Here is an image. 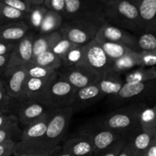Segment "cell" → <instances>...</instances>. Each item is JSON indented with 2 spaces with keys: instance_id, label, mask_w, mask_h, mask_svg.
Instances as JSON below:
<instances>
[{
  "instance_id": "cell-53",
  "label": "cell",
  "mask_w": 156,
  "mask_h": 156,
  "mask_svg": "<svg viewBox=\"0 0 156 156\" xmlns=\"http://www.w3.org/2000/svg\"><path fill=\"white\" fill-rule=\"evenodd\" d=\"M154 141L156 143V130H155V139H154Z\"/></svg>"
},
{
  "instance_id": "cell-29",
  "label": "cell",
  "mask_w": 156,
  "mask_h": 156,
  "mask_svg": "<svg viewBox=\"0 0 156 156\" xmlns=\"http://www.w3.org/2000/svg\"><path fill=\"white\" fill-rule=\"evenodd\" d=\"M48 9L44 5H36L31 6L30 12L27 13V19L25 21L30 30H33L36 34L38 33L41 23Z\"/></svg>"
},
{
  "instance_id": "cell-6",
  "label": "cell",
  "mask_w": 156,
  "mask_h": 156,
  "mask_svg": "<svg viewBox=\"0 0 156 156\" xmlns=\"http://www.w3.org/2000/svg\"><path fill=\"white\" fill-rule=\"evenodd\" d=\"M76 88L58 76L57 72L47 84L37 101L53 108L70 107Z\"/></svg>"
},
{
  "instance_id": "cell-27",
  "label": "cell",
  "mask_w": 156,
  "mask_h": 156,
  "mask_svg": "<svg viewBox=\"0 0 156 156\" xmlns=\"http://www.w3.org/2000/svg\"><path fill=\"white\" fill-rule=\"evenodd\" d=\"M135 67H139L138 52H132L120 59L112 60L111 69L123 75Z\"/></svg>"
},
{
  "instance_id": "cell-21",
  "label": "cell",
  "mask_w": 156,
  "mask_h": 156,
  "mask_svg": "<svg viewBox=\"0 0 156 156\" xmlns=\"http://www.w3.org/2000/svg\"><path fill=\"white\" fill-rule=\"evenodd\" d=\"M155 134H151L142 131V129L129 137L127 140L128 144L130 146L135 156H142L153 143Z\"/></svg>"
},
{
  "instance_id": "cell-23",
  "label": "cell",
  "mask_w": 156,
  "mask_h": 156,
  "mask_svg": "<svg viewBox=\"0 0 156 156\" xmlns=\"http://www.w3.org/2000/svg\"><path fill=\"white\" fill-rule=\"evenodd\" d=\"M125 83H140L156 79V68L155 66L146 68L138 67L131 69L122 75Z\"/></svg>"
},
{
  "instance_id": "cell-18",
  "label": "cell",
  "mask_w": 156,
  "mask_h": 156,
  "mask_svg": "<svg viewBox=\"0 0 156 156\" xmlns=\"http://www.w3.org/2000/svg\"><path fill=\"white\" fill-rule=\"evenodd\" d=\"M140 12L144 32H156V0H131Z\"/></svg>"
},
{
  "instance_id": "cell-1",
  "label": "cell",
  "mask_w": 156,
  "mask_h": 156,
  "mask_svg": "<svg viewBox=\"0 0 156 156\" xmlns=\"http://www.w3.org/2000/svg\"><path fill=\"white\" fill-rule=\"evenodd\" d=\"M74 111L70 107L56 108L49 121L47 131L42 138L27 146L14 149L12 155H50L63 139Z\"/></svg>"
},
{
  "instance_id": "cell-47",
  "label": "cell",
  "mask_w": 156,
  "mask_h": 156,
  "mask_svg": "<svg viewBox=\"0 0 156 156\" xmlns=\"http://www.w3.org/2000/svg\"><path fill=\"white\" fill-rule=\"evenodd\" d=\"M142 156H156V143L155 141Z\"/></svg>"
},
{
  "instance_id": "cell-51",
  "label": "cell",
  "mask_w": 156,
  "mask_h": 156,
  "mask_svg": "<svg viewBox=\"0 0 156 156\" xmlns=\"http://www.w3.org/2000/svg\"><path fill=\"white\" fill-rule=\"evenodd\" d=\"M9 112L12 113L10 111H9V110L5 109V108H0V114H2V113H9Z\"/></svg>"
},
{
  "instance_id": "cell-35",
  "label": "cell",
  "mask_w": 156,
  "mask_h": 156,
  "mask_svg": "<svg viewBox=\"0 0 156 156\" xmlns=\"http://www.w3.org/2000/svg\"><path fill=\"white\" fill-rule=\"evenodd\" d=\"M27 70V77L29 78H37V79H45L51 76L57 71L49 69L44 67L40 66L37 64L30 62L25 66Z\"/></svg>"
},
{
  "instance_id": "cell-42",
  "label": "cell",
  "mask_w": 156,
  "mask_h": 156,
  "mask_svg": "<svg viewBox=\"0 0 156 156\" xmlns=\"http://www.w3.org/2000/svg\"><path fill=\"white\" fill-rule=\"evenodd\" d=\"M15 122H18V119L12 113L9 112L0 114V129Z\"/></svg>"
},
{
  "instance_id": "cell-39",
  "label": "cell",
  "mask_w": 156,
  "mask_h": 156,
  "mask_svg": "<svg viewBox=\"0 0 156 156\" xmlns=\"http://www.w3.org/2000/svg\"><path fill=\"white\" fill-rule=\"evenodd\" d=\"M44 5L48 10L53 11L63 16L65 12V0H44Z\"/></svg>"
},
{
  "instance_id": "cell-11",
  "label": "cell",
  "mask_w": 156,
  "mask_h": 156,
  "mask_svg": "<svg viewBox=\"0 0 156 156\" xmlns=\"http://www.w3.org/2000/svg\"><path fill=\"white\" fill-rule=\"evenodd\" d=\"M84 51L85 65L99 76L105 74L111 69L112 60L95 40L84 45Z\"/></svg>"
},
{
  "instance_id": "cell-10",
  "label": "cell",
  "mask_w": 156,
  "mask_h": 156,
  "mask_svg": "<svg viewBox=\"0 0 156 156\" xmlns=\"http://www.w3.org/2000/svg\"><path fill=\"white\" fill-rule=\"evenodd\" d=\"M57 74L76 89L95 83L101 76L85 65L62 66L57 70Z\"/></svg>"
},
{
  "instance_id": "cell-25",
  "label": "cell",
  "mask_w": 156,
  "mask_h": 156,
  "mask_svg": "<svg viewBox=\"0 0 156 156\" xmlns=\"http://www.w3.org/2000/svg\"><path fill=\"white\" fill-rule=\"evenodd\" d=\"M63 21V18L60 14L48 10L43 19L39 31L37 34H48L58 31L60 29Z\"/></svg>"
},
{
  "instance_id": "cell-9",
  "label": "cell",
  "mask_w": 156,
  "mask_h": 156,
  "mask_svg": "<svg viewBox=\"0 0 156 156\" xmlns=\"http://www.w3.org/2000/svg\"><path fill=\"white\" fill-rule=\"evenodd\" d=\"M64 21L75 18H103L102 5L98 0H65Z\"/></svg>"
},
{
  "instance_id": "cell-2",
  "label": "cell",
  "mask_w": 156,
  "mask_h": 156,
  "mask_svg": "<svg viewBox=\"0 0 156 156\" xmlns=\"http://www.w3.org/2000/svg\"><path fill=\"white\" fill-rule=\"evenodd\" d=\"M102 13L106 22L132 32H144L140 12L131 0H113L102 5Z\"/></svg>"
},
{
  "instance_id": "cell-8",
  "label": "cell",
  "mask_w": 156,
  "mask_h": 156,
  "mask_svg": "<svg viewBox=\"0 0 156 156\" xmlns=\"http://www.w3.org/2000/svg\"><path fill=\"white\" fill-rule=\"evenodd\" d=\"M55 108L47 106L37 101H15L12 113L18 119L19 126L24 129L51 110Z\"/></svg>"
},
{
  "instance_id": "cell-5",
  "label": "cell",
  "mask_w": 156,
  "mask_h": 156,
  "mask_svg": "<svg viewBox=\"0 0 156 156\" xmlns=\"http://www.w3.org/2000/svg\"><path fill=\"white\" fill-rule=\"evenodd\" d=\"M110 100L117 107L130 104L155 105L156 79L140 83H125L118 94L110 98Z\"/></svg>"
},
{
  "instance_id": "cell-52",
  "label": "cell",
  "mask_w": 156,
  "mask_h": 156,
  "mask_svg": "<svg viewBox=\"0 0 156 156\" xmlns=\"http://www.w3.org/2000/svg\"><path fill=\"white\" fill-rule=\"evenodd\" d=\"M99 2H101V3H105V2H108L109 1H113V0H98Z\"/></svg>"
},
{
  "instance_id": "cell-37",
  "label": "cell",
  "mask_w": 156,
  "mask_h": 156,
  "mask_svg": "<svg viewBox=\"0 0 156 156\" xmlns=\"http://www.w3.org/2000/svg\"><path fill=\"white\" fill-rule=\"evenodd\" d=\"M139 67H152L156 65V50L138 53Z\"/></svg>"
},
{
  "instance_id": "cell-12",
  "label": "cell",
  "mask_w": 156,
  "mask_h": 156,
  "mask_svg": "<svg viewBox=\"0 0 156 156\" xmlns=\"http://www.w3.org/2000/svg\"><path fill=\"white\" fill-rule=\"evenodd\" d=\"M7 94L15 101H24V88L27 79L25 66L6 70L3 76Z\"/></svg>"
},
{
  "instance_id": "cell-36",
  "label": "cell",
  "mask_w": 156,
  "mask_h": 156,
  "mask_svg": "<svg viewBox=\"0 0 156 156\" xmlns=\"http://www.w3.org/2000/svg\"><path fill=\"white\" fill-rule=\"evenodd\" d=\"M75 45H76V44L72 43L71 41H69L68 39L64 38L62 37L59 38V39L53 44L50 51L53 52L55 55H56V56L61 59L64 56H65L66 53L70 49L73 48ZM76 45H77V44H76Z\"/></svg>"
},
{
  "instance_id": "cell-45",
  "label": "cell",
  "mask_w": 156,
  "mask_h": 156,
  "mask_svg": "<svg viewBox=\"0 0 156 156\" xmlns=\"http://www.w3.org/2000/svg\"><path fill=\"white\" fill-rule=\"evenodd\" d=\"M11 54L5 56H0V77H3L4 73L7 69L8 63L10 59Z\"/></svg>"
},
{
  "instance_id": "cell-31",
  "label": "cell",
  "mask_w": 156,
  "mask_h": 156,
  "mask_svg": "<svg viewBox=\"0 0 156 156\" xmlns=\"http://www.w3.org/2000/svg\"><path fill=\"white\" fill-rule=\"evenodd\" d=\"M30 62L54 71H57L62 66L61 59L50 50L37 55L32 59Z\"/></svg>"
},
{
  "instance_id": "cell-41",
  "label": "cell",
  "mask_w": 156,
  "mask_h": 156,
  "mask_svg": "<svg viewBox=\"0 0 156 156\" xmlns=\"http://www.w3.org/2000/svg\"><path fill=\"white\" fill-rule=\"evenodd\" d=\"M15 100L10 98L7 94L5 88H2L0 89V108H5L9 110L12 112V108Z\"/></svg>"
},
{
  "instance_id": "cell-17",
  "label": "cell",
  "mask_w": 156,
  "mask_h": 156,
  "mask_svg": "<svg viewBox=\"0 0 156 156\" xmlns=\"http://www.w3.org/2000/svg\"><path fill=\"white\" fill-rule=\"evenodd\" d=\"M61 149L74 156H94L92 143L88 137L78 132L62 144Z\"/></svg>"
},
{
  "instance_id": "cell-48",
  "label": "cell",
  "mask_w": 156,
  "mask_h": 156,
  "mask_svg": "<svg viewBox=\"0 0 156 156\" xmlns=\"http://www.w3.org/2000/svg\"><path fill=\"white\" fill-rule=\"evenodd\" d=\"M50 156H74V155H70V154L64 152V151H62V149H61L60 146H59V147H58L57 149H56V150H55L51 155H50Z\"/></svg>"
},
{
  "instance_id": "cell-19",
  "label": "cell",
  "mask_w": 156,
  "mask_h": 156,
  "mask_svg": "<svg viewBox=\"0 0 156 156\" xmlns=\"http://www.w3.org/2000/svg\"><path fill=\"white\" fill-rule=\"evenodd\" d=\"M96 83L105 97L111 98L118 94L125 82L122 75L110 69L101 75Z\"/></svg>"
},
{
  "instance_id": "cell-13",
  "label": "cell",
  "mask_w": 156,
  "mask_h": 156,
  "mask_svg": "<svg viewBox=\"0 0 156 156\" xmlns=\"http://www.w3.org/2000/svg\"><path fill=\"white\" fill-rule=\"evenodd\" d=\"M36 33L30 30L19 41L16 43L6 70L18 66H25L33 59V41ZM5 70V71H6Z\"/></svg>"
},
{
  "instance_id": "cell-3",
  "label": "cell",
  "mask_w": 156,
  "mask_h": 156,
  "mask_svg": "<svg viewBox=\"0 0 156 156\" xmlns=\"http://www.w3.org/2000/svg\"><path fill=\"white\" fill-rule=\"evenodd\" d=\"M149 105L144 104H130L106 114L96 120L98 124L107 129L119 133L125 137H130L141 129L140 115L141 111Z\"/></svg>"
},
{
  "instance_id": "cell-30",
  "label": "cell",
  "mask_w": 156,
  "mask_h": 156,
  "mask_svg": "<svg viewBox=\"0 0 156 156\" xmlns=\"http://www.w3.org/2000/svg\"><path fill=\"white\" fill-rule=\"evenodd\" d=\"M27 13L0 2V25L16 21H26Z\"/></svg>"
},
{
  "instance_id": "cell-34",
  "label": "cell",
  "mask_w": 156,
  "mask_h": 156,
  "mask_svg": "<svg viewBox=\"0 0 156 156\" xmlns=\"http://www.w3.org/2000/svg\"><path fill=\"white\" fill-rule=\"evenodd\" d=\"M23 129L18 122L9 124L0 129V143L13 142L15 144L21 140Z\"/></svg>"
},
{
  "instance_id": "cell-40",
  "label": "cell",
  "mask_w": 156,
  "mask_h": 156,
  "mask_svg": "<svg viewBox=\"0 0 156 156\" xmlns=\"http://www.w3.org/2000/svg\"><path fill=\"white\" fill-rule=\"evenodd\" d=\"M127 140L128 138H126V137L121 139L117 143H116L114 146H112L107 150L104 151L103 152L95 156H118L120 152L123 149V146H125V144L127 142Z\"/></svg>"
},
{
  "instance_id": "cell-49",
  "label": "cell",
  "mask_w": 156,
  "mask_h": 156,
  "mask_svg": "<svg viewBox=\"0 0 156 156\" xmlns=\"http://www.w3.org/2000/svg\"><path fill=\"white\" fill-rule=\"evenodd\" d=\"M32 5H44V0H27Z\"/></svg>"
},
{
  "instance_id": "cell-4",
  "label": "cell",
  "mask_w": 156,
  "mask_h": 156,
  "mask_svg": "<svg viewBox=\"0 0 156 156\" xmlns=\"http://www.w3.org/2000/svg\"><path fill=\"white\" fill-rule=\"evenodd\" d=\"M105 18H75L63 21L59 31L62 37L77 45L84 46L94 40Z\"/></svg>"
},
{
  "instance_id": "cell-26",
  "label": "cell",
  "mask_w": 156,
  "mask_h": 156,
  "mask_svg": "<svg viewBox=\"0 0 156 156\" xmlns=\"http://www.w3.org/2000/svg\"><path fill=\"white\" fill-rule=\"evenodd\" d=\"M53 75L48 78H45V79L27 77L25 84V88H24V101H37L39 94H41V92L43 91L44 87L47 85V84L48 83Z\"/></svg>"
},
{
  "instance_id": "cell-38",
  "label": "cell",
  "mask_w": 156,
  "mask_h": 156,
  "mask_svg": "<svg viewBox=\"0 0 156 156\" xmlns=\"http://www.w3.org/2000/svg\"><path fill=\"white\" fill-rule=\"evenodd\" d=\"M0 2L25 13L30 12L32 6L27 0H0Z\"/></svg>"
},
{
  "instance_id": "cell-32",
  "label": "cell",
  "mask_w": 156,
  "mask_h": 156,
  "mask_svg": "<svg viewBox=\"0 0 156 156\" xmlns=\"http://www.w3.org/2000/svg\"><path fill=\"white\" fill-rule=\"evenodd\" d=\"M62 66H73L77 65H85V51L84 46L75 45L70 49L65 56L61 59Z\"/></svg>"
},
{
  "instance_id": "cell-15",
  "label": "cell",
  "mask_w": 156,
  "mask_h": 156,
  "mask_svg": "<svg viewBox=\"0 0 156 156\" xmlns=\"http://www.w3.org/2000/svg\"><path fill=\"white\" fill-rule=\"evenodd\" d=\"M56 109V108L51 110L44 116L40 117L39 119L35 120L34 122L26 126L23 129L21 140L15 145V149H19V148L27 146L41 140L43 136L45 134L49 121L51 119L53 112Z\"/></svg>"
},
{
  "instance_id": "cell-22",
  "label": "cell",
  "mask_w": 156,
  "mask_h": 156,
  "mask_svg": "<svg viewBox=\"0 0 156 156\" xmlns=\"http://www.w3.org/2000/svg\"><path fill=\"white\" fill-rule=\"evenodd\" d=\"M62 37L60 32L58 31L48 34L35 35L33 41V58L37 55L51 50L53 44Z\"/></svg>"
},
{
  "instance_id": "cell-24",
  "label": "cell",
  "mask_w": 156,
  "mask_h": 156,
  "mask_svg": "<svg viewBox=\"0 0 156 156\" xmlns=\"http://www.w3.org/2000/svg\"><path fill=\"white\" fill-rule=\"evenodd\" d=\"M94 40L101 47L105 53L108 55V56L111 60H116V59H120L132 52H134L129 47L123 45V44L111 42V41L99 37H95Z\"/></svg>"
},
{
  "instance_id": "cell-46",
  "label": "cell",
  "mask_w": 156,
  "mask_h": 156,
  "mask_svg": "<svg viewBox=\"0 0 156 156\" xmlns=\"http://www.w3.org/2000/svg\"><path fill=\"white\" fill-rule=\"evenodd\" d=\"M118 156H135L127 142H126V143L125 144V146H123V149H122L121 152H120Z\"/></svg>"
},
{
  "instance_id": "cell-55",
  "label": "cell",
  "mask_w": 156,
  "mask_h": 156,
  "mask_svg": "<svg viewBox=\"0 0 156 156\" xmlns=\"http://www.w3.org/2000/svg\"><path fill=\"white\" fill-rule=\"evenodd\" d=\"M41 156H50V155H41Z\"/></svg>"
},
{
  "instance_id": "cell-44",
  "label": "cell",
  "mask_w": 156,
  "mask_h": 156,
  "mask_svg": "<svg viewBox=\"0 0 156 156\" xmlns=\"http://www.w3.org/2000/svg\"><path fill=\"white\" fill-rule=\"evenodd\" d=\"M15 143L13 142L0 143V156H11L13 154Z\"/></svg>"
},
{
  "instance_id": "cell-33",
  "label": "cell",
  "mask_w": 156,
  "mask_h": 156,
  "mask_svg": "<svg viewBox=\"0 0 156 156\" xmlns=\"http://www.w3.org/2000/svg\"><path fill=\"white\" fill-rule=\"evenodd\" d=\"M136 42L134 52L152 51L156 50V32H143L136 34Z\"/></svg>"
},
{
  "instance_id": "cell-43",
  "label": "cell",
  "mask_w": 156,
  "mask_h": 156,
  "mask_svg": "<svg viewBox=\"0 0 156 156\" xmlns=\"http://www.w3.org/2000/svg\"><path fill=\"white\" fill-rule=\"evenodd\" d=\"M17 42L0 41V56L9 55L12 53Z\"/></svg>"
},
{
  "instance_id": "cell-16",
  "label": "cell",
  "mask_w": 156,
  "mask_h": 156,
  "mask_svg": "<svg viewBox=\"0 0 156 156\" xmlns=\"http://www.w3.org/2000/svg\"><path fill=\"white\" fill-rule=\"evenodd\" d=\"M105 97V95L95 82L88 86L76 89L70 108L75 113L94 105Z\"/></svg>"
},
{
  "instance_id": "cell-7",
  "label": "cell",
  "mask_w": 156,
  "mask_h": 156,
  "mask_svg": "<svg viewBox=\"0 0 156 156\" xmlns=\"http://www.w3.org/2000/svg\"><path fill=\"white\" fill-rule=\"evenodd\" d=\"M79 132L91 140L94 149V156L107 150L125 137L119 133L101 126L96 121L85 126Z\"/></svg>"
},
{
  "instance_id": "cell-54",
  "label": "cell",
  "mask_w": 156,
  "mask_h": 156,
  "mask_svg": "<svg viewBox=\"0 0 156 156\" xmlns=\"http://www.w3.org/2000/svg\"><path fill=\"white\" fill-rule=\"evenodd\" d=\"M21 156H35V155H21Z\"/></svg>"
},
{
  "instance_id": "cell-50",
  "label": "cell",
  "mask_w": 156,
  "mask_h": 156,
  "mask_svg": "<svg viewBox=\"0 0 156 156\" xmlns=\"http://www.w3.org/2000/svg\"><path fill=\"white\" fill-rule=\"evenodd\" d=\"M5 87V80L3 77H0V89Z\"/></svg>"
},
{
  "instance_id": "cell-20",
  "label": "cell",
  "mask_w": 156,
  "mask_h": 156,
  "mask_svg": "<svg viewBox=\"0 0 156 156\" xmlns=\"http://www.w3.org/2000/svg\"><path fill=\"white\" fill-rule=\"evenodd\" d=\"M29 31L30 27L24 21L2 24L0 25V41L18 42Z\"/></svg>"
},
{
  "instance_id": "cell-14",
  "label": "cell",
  "mask_w": 156,
  "mask_h": 156,
  "mask_svg": "<svg viewBox=\"0 0 156 156\" xmlns=\"http://www.w3.org/2000/svg\"><path fill=\"white\" fill-rule=\"evenodd\" d=\"M95 37L126 46L134 51L136 42V34L125 29L105 21L99 29Z\"/></svg>"
},
{
  "instance_id": "cell-28",
  "label": "cell",
  "mask_w": 156,
  "mask_h": 156,
  "mask_svg": "<svg viewBox=\"0 0 156 156\" xmlns=\"http://www.w3.org/2000/svg\"><path fill=\"white\" fill-rule=\"evenodd\" d=\"M140 126L142 131L155 134L156 130V104L146 106L140 115Z\"/></svg>"
}]
</instances>
